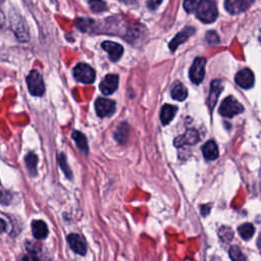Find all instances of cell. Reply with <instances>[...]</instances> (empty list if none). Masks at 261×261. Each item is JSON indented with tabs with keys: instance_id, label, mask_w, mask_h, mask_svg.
<instances>
[{
	"instance_id": "obj_33",
	"label": "cell",
	"mask_w": 261,
	"mask_h": 261,
	"mask_svg": "<svg viewBox=\"0 0 261 261\" xmlns=\"http://www.w3.org/2000/svg\"><path fill=\"white\" fill-rule=\"evenodd\" d=\"M5 230H6V222L2 218H0V233H3Z\"/></svg>"
},
{
	"instance_id": "obj_23",
	"label": "cell",
	"mask_w": 261,
	"mask_h": 261,
	"mask_svg": "<svg viewBox=\"0 0 261 261\" xmlns=\"http://www.w3.org/2000/svg\"><path fill=\"white\" fill-rule=\"evenodd\" d=\"M115 138L121 144H124L128 138V126L126 124H122L115 133Z\"/></svg>"
},
{
	"instance_id": "obj_17",
	"label": "cell",
	"mask_w": 261,
	"mask_h": 261,
	"mask_svg": "<svg viewBox=\"0 0 261 261\" xmlns=\"http://www.w3.org/2000/svg\"><path fill=\"white\" fill-rule=\"evenodd\" d=\"M177 110L178 108L174 105L171 104H165L162 106L161 108V113H160V119L163 125H167L170 124L173 119L175 118L176 114H177Z\"/></svg>"
},
{
	"instance_id": "obj_22",
	"label": "cell",
	"mask_w": 261,
	"mask_h": 261,
	"mask_svg": "<svg viewBox=\"0 0 261 261\" xmlns=\"http://www.w3.org/2000/svg\"><path fill=\"white\" fill-rule=\"evenodd\" d=\"M238 231H239L240 236L244 240L251 239L255 233V229H254L253 225L252 223H249V222H246V223H244V225H242L241 227H239Z\"/></svg>"
},
{
	"instance_id": "obj_32",
	"label": "cell",
	"mask_w": 261,
	"mask_h": 261,
	"mask_svg": "<svg viewBox=\"0 0 261 261\" xmlns=\"http://www.w3.org/2000/svg\"><path fill=\"white\" fill-rule=\"evenodd\" d=\"M5 23V14L2 11V9L0 8V28H2Z\"/></svg>"
},
{
	"instance_id": "obj_5",
	"label": "cell",
	"mask_w": 261,
	"mask_h": 261,
	"mask_svg": "<svg viewBox=\"0 0 261 261\" xmlns=\"http://www.w3.org/2000/svg\"><path fill=\"white\" fill-rule=\"evenodd\" d=\"M205 65L206 61L203 58H197L191 68H190V79L194 84H200L205 76Z\"/></svg>"
},
{
	"instance_id": "obj_6",
	"label": "cell",
	"mask_w": 261,
	"mask_h": 261,
	"mask_svg": "<svg viewBox=\"0 0 261 261\" xmlns=\"http://www.w3.org/2000/svg\"><path fill=\"white\" fill-rule=\"evenodd\" d=\"M95 109L98 117H110L116 111V102L107 98H98L95 102Z\"/></svg>"
},
{
	"instance_id": "obj_21",
	"label": "cell",
	"mask_w": 261,
	"mask_h": 261,
	"mask_svg": "<svg viewBox=\"0 0 261 261\" xmlns=\"http://www.w3.org/2000/svg\"><path fill=\"white\" fill-rule=\"evenodd\" d=\"M72 139L74 140V142H76L78 148L80 149V150L84 153H88L89 151V147H88V143H87V139L86 137L84 136V134H82L81 132H79V130H74V132L72 133Z\"/></svg>"
},
{
	"instance_id": "obj_27",
	"label": "cell",
	"mask_w": 261,
	"mask_h": 261,
	"mask_svg": "<svg viewBox=\"0 0 261 261\" xmlns=\"http://www.w3.org/2000/svg\"><path fill=\"white\" fill-rule=\"evenodd\" d=\"M89 5L94 12H101L106 9V4L103 0H90Z\"/></svg>"
},
{
	"instance_id": "obj_7",
	"label": "cell",
	"mask_w": 261,
	"mask_h": 261,
	"mask_svg": "<svg viewBox=\"0 0 261 261\" xmlns=\"http://www.w3.org/2000/svg\"><path fill=\"white\" fill-rule=\"evenodd\" d=\"M254 2V0H226V9L232 14L246 11Z\"/></svg>"
},
{
	"instance_id": "obj_8",
	"label": "cell",
	"mask_w": 261,
	"mask_h": 261,
	"mask_svg": "<svg viewBox=\"0 0 261 261\" xmlns=\"http://www.w3.org/2000/svg\"><path fill=\"white\" fill-rule=\"evenodd\" d=\"M67 242L70 249L79 255H85L87 253V245L84 239L78 234H70L67 236Z\"/></svg>"
},
{
	"instance_id": "obj_26",
	"label": "cell",
	"mask_w": 261,
	"mask_h": 261,
	"mask_svg": "<svg viewBox=\"0 0 261 261\" xmlns=\"http://www.w3.org/2000/svg\"><path fill=\"white\" fill-rule=\"evenodd\" d=\"M76 24H77V27L84 32L91 31L93 26L95 25V23L92 20H90V18H79V20H77Z\"/></svg>"
},
{
	"instance_id": "obj_24",
	"label": "cell",
	"mask_w": 261,
	"mask_h": 261,
	"mask_svg": "<svg viewBox=\"0 0 261 261\" xmlns=\"http://www.w3.org/2000/svg\"><path fill=\"white\" fill-rule=\"evenodd\" d=\"M230 257L233 261H247L246 256L243 254V252L241 251L239 246H232L229 251Z\"/></svg>"
},
{
	"instance_id": "obj_2",
	"label": "cell",
	"mask_w": 261,
	"mask_h": 261,
	"mask_svg": "<svg viewBox=\"0 0 261 261\" xmlns=\"http://www.w3.org/2000/svg\"><path fill=\"white\" fill-rule=\"evenodd\" d=\"M29 91L34 96H42L45 92L43 78L38 70H32L27 77Z\"/></svg>"
},
{
	"instance_id": "obj_31",
	"label": "cell",
	"mask_w": 261,
	"mask_h": 261,
	"mask_svg": "<svg viewBox=\"0 0 261 261\" xmlns=\"http://www.w3.org/2000/svg\"><path fill=\"white\" fill-rule=\"evenodd\" d=\"M21 261H41L35 254H27L23 257Z\"/></svg>"
},
{
	"instance_id": "obj_18",
	"label": "cell",
	"mask_w": 261,
	"mask_h": 261,
	"mask_svg": "<svg viewBox=\"0 0 261 261\" xmlns=\"http://www.w3.org/2000/svg\"><path fill=\"white\" fill-rule=\"evenodd\" d=\"M188 96V90L183 84L177 83L172 89V97L178 101H184Z\"/></svg>"
},
{
	"instance_id": "obj_29",
	"label": "cell",
	"mask_w": 261,
	"mask_h": 261,
	"mask_svg": "<svg viewBox=\"0 0 261 261\" xmlns=\"http://www.w3.org/2000/svg\"><path fill=\"white\" fill-rule=\"evenodd\" d=\"M206 41L210 45H216L219 43L220 39H219V36L215 32L210 31V32H207V34H206Z\"/></svg>"
},
{
	"instance_id": "obj_10",
	"label": "cell",
	"mask_w": 261,
	"mask_h": 261,
	"mask_svg": "<svg viewBox=\"0 0 261 261\" xmlns=\"http://www.w3.org/2000/svg\"><path fill=\"white\" fill-rule=\"evenodd\" d=\"M119 87V77L117 74H107L100 83V90L104 95H110Z\"/></svg>"
},
{
	"instance_id": "obj_25",
	"label": "cell",
	"mask_w": 261,
	"mask_h": 261,
	"mask_svg": "<svg viewBox=\"0 0 261 261\" xmlns=\"http://www.w3.org/2000/svg\"><path fill=\"white\" fill-rule=\"evenodd\" d=\"M59 163H60V166L62 167L63 172L65 173V177L70 180V179H71V176H72V173H71L70 169L68 167L65 154H64V153H61V154H60V156H59Z\"/></svg>"
},
{
	"instance_id": "obj_11",
	"label": "cell",
	"mask_w": 261,
	"mask_h": 261,
	"mask_svg": "<svg viewBox=\"0 0 261 261\" xmlns=\"http://www.w3.org/2000/svg\"><path fill=\"white\" fill-rule=\"evenodd\" d=\"M102 48L108 53L111 62H118L124 53L123 46L116 42L105 41L102 43Z\"/></svg>"
},
{
	"instance_id": "obj_12",
	"label": "cell",
	"mask_w": 261,
	"mask_h": 261,
	"mask_svg": "<svg viewBox=\"0 0 261 261\" xmlns=\"http://www.w3.org/2000/svg\"><path fill=\"white\" fill-rule=\"evenodd\" d=\"M195 29L191 28V27H187L185 28L183 31H181L175 38L172 40V42L170 43V49L174 52L177 50V48L183 44L185 41H187L190 37L194 34Z\"/></svg>"
},
{
	"instance_id": "obj_15",
	"label": "cell",
	"mask_w": 261,
	"mask_h": 261,
	"mask_svg": "<svg viewBox=\"0 0 261 261\" xmlns=\"http://www.w3.org/2000/svg\"><path fill=\"white\" fill-rule=\"evenodd\" d=\"M221 91H222V85H221L220 81L219 80H214L211 83L210 93H209L208 100H207V103H208V106H209L210 110H213Z\"/></svg>"
},
{
	"instance_id": "obj_20",
	"label": "cell",
	"mask_w": 261,
	"mask_h": 261,
	"mask_svg": "<svg viewBox=\"0 0 261 261\" xmlns=\"http://www.w3.org/2000/svg\"><path fill=\"white\" fill-rule=\"evenodd\" d=\"M14 23H12V28H13V31L15 32V36L17 37L18 39L22 40V42H26L29 38L28 36V31L25 30V26L23 24V21H21V23L18 22V18L14 17Z\"/></svg>"
},
{
	"instance_id": "obj_30",
	"label": "cell",
	"mask_w": 261,
	"mask_h": 261,
	"mask_svg": "<svg viewBox=\"0 0 261 261\" xmlns=\"http://www.w3.org/2000/svg\"><path fill=\"white\" fill-rule=\"evenodd\" d=\"M162 2V0H148L147 1V4H148V7L150 9H155L157 6H159Z\"/></svg>"
},
{
	"instance_id": "obj_4",
	"label": "cell",
	"mask_w": 261,
	"mask_h": 261,
	"mask_svg": "<svg viewBox=\"0 0 261 261\" xmlns=\"http://www.w3.org/2000/svg\"><path fill=\"white\" fill-rule=\"evenodd\" d=\"M73 77L78 82L84 84H92L95 81V70L86 64H79L73 68Z\"/></svg>"
},
{
	"instance_id": "obj_19",
	"label": "cell",
	"mask_w": 261,
	"mask_h": 261,
	"mask_svg": "<svg viewBox=\"0 0 261 261\" xmlns=\"http://www.w3.org/2000/svg\"><path fill=\"white\" fill-rule=\"evenodd\" d=\"M25 163L27 166V170L32 177L37 175V163H38V157L33 152H30L25 157Z\"/></svg>"
},
{
	"instance_id": "obj_14",
	"label": "cell",
	"mask_w": 261,
	"mask_h": 261,
	"mask_svg": "<svg viewBox=\"0 0 261 261\" xmlns=\"http://www.w3.org/2000/svg\"><path fill=\"white\" fill-rule=\"evenodd\" d=\"M198 140H199V136H198V133L196 132V130H189L185 133V135L180 136L175 140V145L177 147H181V146H184L186 144L194 145L198 142Z\"/></svg>"
},
{
	"instance_id": "obj_13",
	"label": "cell",
	"mask_w": 261,
	"mask_h": 261,
	"mask_svg": "<svg viewBox=\"0 0 261 261\" xmlns=\"http://www.w3.org/2000/svg\"><path fill=\"white\" fill-rule=\"evenodd\" d=\"M32 233L37 240H44L47 238L49 234V230L47 225L43 220H33Z\"/></svg>"
},
{
	"instance_id": "obj_1",
	"label": "cell",
	"mask_w": 261,
	"mask_h": 261,
	"mask_svg": "<svg viewBox=\"0 0 261 261\" xmlns=\"http://www.w3.org/2000/svg\"><path fill=\"white\" fill-rule=\"evenodd\" d=\"M217 13V7L214 0H201L196 9L197 17L201 22L206 24L213 23L216 20Z\"/></svg>"
},
{
	"instance_id": "obj_34",
	"label": "cell",
	"mask_w": 261,
	"mask_h": 261,
	"mask_svg": "<svg viewBox=\"0 0 261 261\" xmlns=\"http://www.w3.org/2000/svg\"><path fill=\"white\" fill-rule=\"evenodd\" d=\"M258 39H259V41H260V43H261V30H260V32H259V37H258Z\"/></svg>"
},
{
	"instance_id": "obj_3",
	"label": "cell",
	"mask_w": 261,
	"mask_h": 261,
	"mask_svg": "<svg viewBox=\"0 0 261 261\" xmlns=\"http://www.w3.org/2000/svg\"><path fill=\"white\" fill-rule=\"evenodd\" d=\"M244 107L236 98L229 96L222 101L219 107V114L222 117L226 118H233L241 113H243Z\"/></svg>"
},
{
	"instance_id": "obj_28",
	"label": "cell",
	"mask_w": 261,
	"mask_h": 261,
	"mask_svg": "<svg viewBox=\"0 0 261 261\" xmlns=\"http://www.w3.org/2000/svg\"><path fill=\"white\" fill-rule=\"evenodd\" d=\"M201 0H184V8L185 10L191 13L196 11Z\"/></svg>"
},
{
	"instance_id": "obj_9",
	"label": "cell",
	"mask_w": 261,
	"mask_h": 261,
	"mask_svg": "<svg viewBox=\"0 0 261 261\" xmlns=\"http://www.w3.org/2000/svg\"><path fill=\"white\" fill-rule=\"evenodd\" d=\"M254 81H255L254 74L249 68L242 69L236 74L237 84L244 89L252 88L254 85Z\"/></svg>"
},
{
	"instance_id": "obj_16",
	"label": "cell",
	"mask_w": 261,
	"mask_h": 261,
	"mask_svg": "<svg viewBox=\"0 0 261 261\" xmlns=\"http://www.w3.org/2000/svg\"><path fill=\"white\" fill-rule=\"evenodd\" d=\"M204 157L208 160H214L218 157V148L214 141H208L202 147Z\"/></svg>"
}]
</instances>
